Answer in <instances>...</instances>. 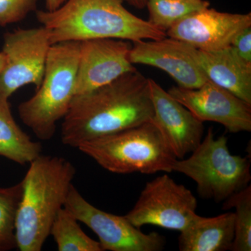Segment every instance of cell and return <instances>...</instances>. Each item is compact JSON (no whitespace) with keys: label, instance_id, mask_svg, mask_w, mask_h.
I'll use <instances>...</instances> for the list:
<instances>
[{"label":"cell","instance_id":"1","mask_svg":"<svg viewBox=\"0 0 251 251\" xmlns=\"http://www.w3.org/2000/svg\"><path fill=\"white\" fill-rule=\"evenodd\" d=\"M153 116L150 79L135 69L75 96L63 119L61 140L77 148L84 142L151 122Z\"/></svg>","mask_w":251,"mask_h":251},{"label":"cell","instance_id":"2","mask_svg":"<svg viewBox=\"0 0 251 251\" xmlns=\"http://www.w3.org/2000/svg\"><path fill=\"white\" fill-rule=\"evenodd\" d=\"M124 0H67L54 11H36V19L49 31L51 44L97 39L132 42L167 37L148 21L128 11Z\"/></svg>","mask_w":251,"mask_h":251},{"label":"cell","instance_id":"3","mask_svg":"<svg viewBox=\"0 0 251 251\" xmlns=\"http://www.w3.org/2000/svg\"><path fill=\"white\" fill-rule=\"evenodd\" d=\"M22 181L16 220V248L41 251L57 213L64 207L76 169L66 158L41 155Z\"/></svg>","mask_w":251,"mask_h":251},{"label":"cell","instance_id":"4","mask_svg":"<svg viewBox=\"0 0 251 251\" xmlns=\"http://www.w3.org/2000/svg\"><path fill=\"white\" fill-rule=\"evenodd\" d=\"M80 42L51 46L42 82L32 97L20 104V118L39 139L54 136L56 125L66 116L74 97Z\"/></svg>","mask_w":251,"mask_h":251},{"label":"cell","instance_id":"5","mask_svg":"<svg viewBox=\"0 0 251 251\" xmlns=\"http://www.w3.org/2000/svg\"><path fill=\"white\" fill-rule=\"evenodd\" d=\"M77 149L116 174L171 173L176 159L152 121L84 142Z\"/></svg>","mask_w":251,"mask_h":251},{"label":"cell","instance_id":"6","mask_svg":"<svg viewBox=\"0 0 251 251\" xmlns=\"http://www.w3.org/2000/svg\"><path fill=\"white\" fill-rule=\"evenodd\" d=\"M191 153L176 158L172 169L193 180L202 199L224 202L250 185V158L232 154L227 137L216 138L212 128Z\"/></svg>","mask_w":251,"mask_h":251},{"label":"cell","instance_id":"7","mask_svg":"<svg viewBox=\"0 0 251 251\" xmlns=\"http://www.w3.org/2000/svg\"><path fill=\"white\" fill-rule=\"evenodd\" d=\"M198 201L193 193L168 175L145 185L126 219L138 228L146 225L181 232L196 214Z\"/></svg>","mask_w":251,"mask_h":251},{"label":"cell","instance_id":"8","mask_svg":"<svg viewBox=\"0 0 251 251\" xmlns=\"http://www.w3.org/2000/svg\"><path fill=\"white\" fill-rule=\"evenodd\" d=\"M51 46L49 31L42 25L6 33L1 51L4 64L0 72V97L9 99L29 84L39 88Z\"/></svg>","mask_w":251,"mask_h":251},{"label":"cell","instance_id":"9","mask_svg":"<svg viewBox=\"0 0 251 251\" xmlns=\"http://www.w3.org/2000/svg\"><path fill=\"white\" fill-rule=\"evenodd\" d=\"M64 207L97 234L103 251H160L165 249L166 238L161 234L144 233L125 216L115 215L95 207L73 184Z\"/></svg>","mask_w":251,"mask_h":251},{"label":"cell","instance_id":"10","mask_svg":"<svg viewBox=\"0 0 251 251\" xmlns=\"http://www.w3.org/2000/svg\"><path fill=\"white\" fill-rule=\"evenodd\" d=\"M168 92L203 123L216 122L231 133L251 131V104L210 80L196 89L175 86Z\"/></svg>","mask_w":251,"mask_h":251},{"label":"cell","instance_id":"11","mask_svg":"<svg viewBox=\"0 0 251 251\" xmlns=\"http://www.w3.org/2000/svg\"><path fill=\"white\" fill-rule=\"evenodd\" d=\"M130 41L90 39L79 46L75 96L92 92L136 68L130 62Z\"/></svg>","mask_w":251,"mask_h":251},{"label":"cell","instance_id":"12","mask_svg":"<svg viewBox=\"0 0 251 251\" xmlns=\"http://www.w3.org/2000/svg\"><path fill=\"white\" fill-rule=\"evenodd\" d=\"M251 26V13L229 14L208 7L180 20L166 35L197 49L216 50L228 47L240 31Z\"/></svg>","mask_w":251,"mask_h":251},{"label":"cell","instance_id":"13","mask_svg":"<svg viewBox=\"0 0 251 251\" xmlns=\"http://www.w3.org/2000/svg\"><path fill=\"white\" fill-rule=\"evenodd\" d=\"M150 86L153 106L152 122L176 158H184L202 141L203 122L152 79H150Z\"/></svg>","mask_w":251,"mask_h":251},{"label":"cell","instance_id":"14","mask_svg":"<svg viewBox=\"0 0 251 251\" xmlns=\"http://www.w3.org/2000/svg\"><path fill=\"white\" fill-rule=\"evenodd\" d=\"M129 59L133 64H145L161 69L172 77L177 86L184 88H198L208 80L186 53L181 41L172 38L133 42Z\"/></svg>","mask_w":251,"mask_h":251},{"label":"cell","instance_id":"15","mask_svg":"<svg viewBox=\"0 0 251 251\" xmlns=\"http://www.w3.org/2000/svg\"><path fill=\"white\" fill-rule=\"evenodd\" d=\"M181 42L208 80L251 105V63L241 58L231 46L206 51Z\"/></svg>","mask_w":251,"mask_h":251},{"label":"cell","instance_id":"16","mask_svg":"<svg viewBox=\"0 0 251 251\" xmlns=\"http://www.w3.org/2000/svg\"><path fill=\"white\" fill-rule=\"evenodd\" d=\"M234 237V213L214 217L197 214L180 232L181 251H226L231 250Z\"/></svg>","mask_w":251,"mask_h":251},{"label":"cell","instance_id":"17","mask_svg":"<svg viewBox=\"0 0 251 251\" xmlns=\"http://www.w3.org/2000/svg\"><path fill=\"white\" fill-rule=\"evenodd\" d=\"M41 152V144L33 141L15 121L9 99L0 97V156L24 166Z\"/></svg>","mask_w":251,"mask_h":251},{"label":"cell","instance_id":"18","mask_svg":"<svg viewBox=\"0 0 251 251\" xmlns=\"http://www.w3.org/2000/svg\"><path fill=\"white\" fill-rule=\"evenodd\" d=\"M77 220L65 207L57 213L50 235L53 237L59 251H103L99 242L84 232Z\"/></svg>","mask_w":251,"mask_h":251},{"label":"cell","instance_id":"19","mask_svg":"<svg viewBox=\"0 0 251 251\" xmlns=\"http://www.w3.org/2000/svg\"><path fill=\"white\" fill-rule=\"evenodd\" d=\"M209 6L206 0H147L146 4L149 22L166 33L180 20Z\"/></svg>","mask_w":251,"mask_h":251},{"label":"cell","instance_id":"20","mask_svg":"<svg viewBox=\"0 0 251 251\" xmlns=\"http://www.w3.org/2000/svg\"><path fill=\"white\" fill-rule=\"evenodd\" d=\"M224 209H235L234 237L231 250L251 251V186L249 185L224 202Z\"/></svg>","mask_w":251,"mask_h":251},{"label":"cell","instance_id":"21","mask_svg":"<svg viewBox=\"0 0 251 251\" xmlns=\"http://www.w3.org/2000/svg\"><path fill=\"white\" fill-rule=\"evenodd\" d=\"M22 193V181L0 187V251L16 248V220Z\"/></svg>","mask_w":251,"mask_h":251},{"label":"cell","instance_id":"22","mask_svg":"<svg viewBox=\"0 0 251 251\" xmlns=\"http://www.w3.org/2000/svg\"><path fill=\"white\" fill-rule=\"evenodd\" d=\"M39 0H0V26L21 22L36 11Z\"/></svg>","mask_w":251,"mask_h":251},{"label":"cell","instance_id":"23","mask_svg":"<svg viewBox=\"0 0 251 251\" xmlns=\"http://www.w3.org/2000/svg\"><path fill=\"white\" fill-rule=\"evenodd\" d=\"M230 46L241 58L251 63V26L240 31Z\"/></svg>","mask_w":251,"mask_h":251},{"label":"cell","instance_id":"24","mask_svg":"<svg viewBox=\"0 0 251 251\" xmlns=\"http://www.w3.org/2000/svg\"><path fill=\"white\" fill-rule=\"evenodd\" d=\"M46 11H52L58 9L67 0H45Z\"/></svg>","mask_w":251,"mask_h":251},{"label":"cell","instance_id":"25","mask_svg":"<svg viewBox=\"0 0 251 251\" xmlns=\"http://www.w3.org/2000/svg\"><path fill=\"white\" fill-rule=\"evenodd\" d=\"M124 1H126L136 9H143L146 7L147 0H124Z\"/></svg>","mask_w":251,"mask_h":251},{"label":"cell","instance_id":"26","mask_svg":"<svg viewBox=\"0 0 251 251\" xmlns=\"http://www.w3.org/2000/svg\"><path fill=\"white\" fill-rule=\"evenodd\" d=\"M4 55L2 52H0V72L4 67Z\"/></svg>","mask_w":251,"mask_h":251}]
</instances>
